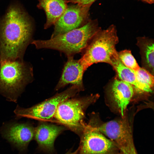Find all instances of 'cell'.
Returning <instances> with one entry per match:
<instances>
[{
  "label": "cell",
  "instance_id": "obj_1",
  "mask_svg": "<svg viewBox=\"0 0 154 154\" xmlns=\"http://www.w3.org/2000/svg\"><path fill=\"white\" fill-rule=\"evenodd\" d=\"M34 29L33 20L21 6H10L0 17V62L23 60Z\"/></svg>",
  "mask_w": 154,
  "mask_h": 154
},
{
  "label": "cell",
  "instance_id": "obj_2",
  "mask_svg": "<svg viewBox=\"0 0 154 154\" xmlns=\"http://www.w3.org/2000/svg\"><path fill=\"white\" fill-rule=\"evenodd\" d=\"M96 20H89L83 26L47 40H33L31 44L38 49H53L67 56L83 51L100 29Z\"/></svg>",
  "mask_w": 154,
  "mask_h": 154
},
{
  "label": "cell",
  "instance_id": "obj_3",
  "mask_svg": "<svg viewBox=\"0 0 154 154\" xmlns=\"http://www.w3.org/2000/svg\"><path fill=\"white\" fill-rule=\"evenodd\" d=\"M33 68L23 60L0 62V95L15 102L33 79Z\"/></svg>",
  "mask_w": 154,
  "mask_h": 154
},
{
  "label": "cell",
  "instance_id": "obj_4",
  "mask_svg": "<svg viewBox=\"0 0 154 154\" xmlns=\"http://www.w3.org/2000/svg\"><path fill=\"white\" fill-rule=\"evenodd\" d=\"M119 41L116 27L112 25L104 30L100 29L84 50L79 60L85 71L94 64L105 63L111 64L117 52L116 46Z\"/></svg>",
  "mask_w": 154,
  "mask_h": 154
},
{
  "label": "cell",
  "instance_id": "obj_5",
  "mask_svg": "<svg viewBox=\"0 0 154 154\" xmlns=\"http://www.w3.org/2000/svg\"><path fill=\"white\" fill-rule=\"evenodd\" d=\"M98 97L97 95H92L79 98L68 99L59 104L54 117L80 135L86 124L84 121L86 110Z\"/></svg>",
  "mask_w": 154,
  "mask_h": 154
},
{
  "label": "cell",
  "instance_id": "obj_6",
  "mask_svg": "<svg viewBox=\"0 0 154 154\" xmlns=\"http://www.w3.org/2000/svg\"><path fill=\"white\" fill-rule=\"evenodd\" d=\"M80 90L73 86L64 91L39 104L28 108L17 106L14 111L19 117H25L39 120H47L54 117L59 104L75 96Z\"/></svg>",
  "mask_w": 154,
  "mask_h": 154
},
{
  "label": "cell",
  "instance_id": "obj_7",
  "mask_svg": "<svg viewBox=\"0 0 154 154\" xmlns=\"http://www.w3.org/2000/svg\"><path fill=\"white\" fill-rule=\"evenodd\" d=\"M77 154H121L116 144L89 123L80 134Z\"/></svg>",
  "mask_w": 154,
  "mask_h": 154
},
{
  "label": "cell",
  "instance_id": "obj_8",
  "mask_svg": "<svg viewBox=\"0 0 154 154\" xmlns=\"http://www.w3.org/2000/svg\"><path fill=\"white\" fill-rule=\"evenodd\" d=\"M91 4H75L68 5L66 9L54 24L52 38L84 25L89 20V10Z\"/></svg>",
  "mask_w": 154,
  "mask_h": 154
},
{
  "label": "cell",
  "instance_id": "obj_9",
  "mask_svg": "<svg viewBox=\"0 0 154 154\" xmlns=\"http://www.w3.org/2000/svg\"><path fill=\"white\" fill-rule=\"evenodd\" d=\"M90 123L116 144L119 149L133 139L131 127L128 120L125 117L106 122L92 121Z\"/></svg>",
  "mask_w": 154,
  "mask_h": 154
},
{
  "label": "cell",
  "instance_id": "obj_10",
  "mask_svg": "<svg viewBox=\"0 0 154 154\" xmlns=\"http://www.w3.org/2000/svg\"><path fill=\"white\" fill-rule=\"evenodd\" d=\"M35 129L28 123H14L7 126L2 134L5 139L23 151L34 138Z\"/></svg>",
  "mask_w": 154,
  "mask_h": 154
},
{
  "label": "cell",
  "instance_id": "obj_11",
  "mask_svg": "<svg viewBox=\"0 0 154 154\" xmlns=\"http://www.w3.org/2000/svg\"><path fill=\"white\" fill-rule=\"evenodd\" d=\"M67 60L64 66L62 73L56 87L57 90L68 84L83 88V76L85 71L79 60L74 59L73 56H68Z\"/></svg>",
  "mask_w": 154,
  "mask_h": 154
},
{
  "label": "cell",
  "instance_id": "obj_12",
  "mask_svg": "<svg viewBox=\"0 0 154 154\" xmlns=\"http://www.w3.org/2000/svg\"><path fill=\"white\" fill-rule=\"evenodd\" d=\"M66 129L64 127L55 125L45 123L39 124L35 128L34 137L38 148L45 152H53L55 139Z\"/></svg>",
  "mask_w": 154,
  "mask_h": 154
},
{
  "label": "cell",
  "instance_id": "obj_13",
  "mask_svg": "<svg viewBox=\"0 0 154 154\" xmlns=\"http://www.w3.org/2000/svg\"><path fill=\"white\" fill-rule=\"evenodd\" d=\"M113 99L122 116L134 94L133 86L120 79H115L111 87Z\"/></svg>",
  "mask_w": 154,
  "mask_h": 154
},
{
  "label": "cell",
  "instance_id": "obj_14",
  "mask_svg": "<svg viewBox=\"0 0 154 154\" xmlns=\"http://www.w3.org/2000/svg\"><path fill=\"white\" fill-rule=\"evenodd\" d=\"M38 8L43 10L46 16L44 29H47L54 25L66 9V0H38Z\"/></svg>",
  "mask_w": 154,
  "mask_h": 154
},
{
  "label": "cell",
  "instance_id": "obj_15",
  "mask_svg": "<svg viewBox=\"0 0 154 154\" xmlns=\"http://www.w3.org/2000/svg\"><path fill=\"white\" fill-rule=\"evenodd\" d=\"M137 45L140 50L142 67L153 75L154 51L153 40L145 37H139L137 38Z\"/></svg>",
  "mask_w": 154,
  "mask_h": 154
},
{
  "label": "cell",
  "instance_id": "obj_16",
  "mask_svg": "<svg viewBox=\"0 0 154 154\" xmlns=\"http://www.w3.org/2000/svg\"><path fill=\"white\" fill-rule=\"evenodd\" d=\"M110 65L115 70L119 79L130 84L139 92H145L144 88L138 81L135 71L122 63L117 53L112 59Z\"/></svg>",
  "mask_w": 154,
  "mask_h": 154
},
{
  "label": "cell",
  "instance_id": "obj_17",
  "mask_svg": "<svg viewBox=\"0 0 154 154\" xmlns=\"http://www.w3.org/2000/svg\"><path fill=\"white\" fill-rule=\"evenodd\" d=\"M135 72L138 81L144 88L145 92H151L154 86L153 75L143 67H140Z\"/></svg>",
  "mask_w": 154,
  "mask_h": 154
},
{
  "label": "cell",
  "instance_id": "obj_18",
  "mask_svg": "<svg viewBox=\"0 0 154 154\" xmlns=\"http://www.w3.org/2000/svg\"><path fill=\"white\" fill-rule=\"evenodd\" d=\"M118 56L122 63L129 68L136 71L140 67L129 50L125 49L117 52Z\"/></svg>",
  "mask_w": 154,
  "mask_h": 154
},
{
  "label": "cell",
  "instance_id": "obj_19",
  "mask_svg": "<svg viewBox=\"0 0 154 154\" xmlns=\"http://www.w3.org/2000/svg\"><path fill=\"white\" fill-rule=\"evenodd\" d=\"M121 154H137L134 143L133 140L126 145L119 148Z\"/></svg>",
  "mask_w": 154,
  "mask_h": 154
},
{
  "label": "cell",
  "instance_id": "obj_20",
  "mask_svg": "<svg viewBox=\"0 0 154 154\" xmlns=\"http://www.w3.org/2000/svg\"><path fill=\"white\" fill-rule=\"evenodd\" d=\"M97 0H67L68 3H71L74 4H77L80 5H85L88 4L92 5Z\"/></svg>",
  "mask_w": 154,
  "mask_h": 154
},
{
  "label": "cell",
  "instance_id": "obj_21",
  "mask_svg": "<svg viewBox=\"0 0 154 154\" xmlns=\"http://www.w3.org/2000/svg\"><path fill=\"white\" fill-rule=\"evenodd\" d=\"M149 4H151L154 3V0H141Z\"/></svg>",
  "mask_w": 154,
  "mask_h": 154
},
{
  "label": "cell",
  "instance_id": "obj_22",
  "mask_svg": "<svg viewBox=\"0 0 154 154\" xmlns=\"http://www.w3.org/2000/svg\"><path fill=\"white\" fill-rule=\"evenodd\" d=\"M78 150V149L75 151L74 152H71L69 151L67 152L65 154H77Z\"/></svg>",
  "mask_w": 154,
  "mask_h": 154
}]
</instances>
